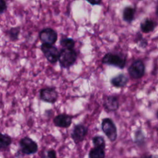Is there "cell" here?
Listing matches in <instances>:
<instances>
[{"instance_id": "cell-1", "label": "cell", "mask_w": 158, "mask_h": 158, "mask_svg": "<svg viewBox=\"0 0 158 158\" xmlns=\"http://www.w3.org/2000/svg\"><path fill=\"white\" fill-rule=\"evenodd\" d=\"M78 54L76 51L69 49H62L59 51L58 61L62 69H69L76 62Z\"/></svg>"}, {"instance_id": "cell-2", "label": "cell", "mask_w": 158, "mask_h": 158, "mask_svg": "<svg viewBox=\"0 0 158 158\" xmlns=\"http://www.w3.org/2000/svg\"><path fill=\"white\" fill-rule=\"evenodd\" d=\"M127 59L122 54L109 52L106 53L102 58V63L114 66L120 69H124L126 65Z\"/></svg>"}, {"instance_id": "cell-3", "label": "cell", "mask_w": 158, "mask_h": 158, "mask_svg": "<svg viewBox=\"0 0 158 158\" xmlns=\"http://www.w3.org/2000/svg\"><path fill=\"white\" fill-rule=\"evenodd\" d=\"M101 129L107 138L112 142L116 140L117 138V128L110 118H104L101 122Z\"/></svg>"}, {"instance_id": "cell-4", "label": "cell", "mask_w": 158, "mask_h": 158, "mask_svg": "<svg viewBox=\"0 0 158 158\" xmlns=\"http://www.w3.org/2000/svg\"><path fill=\"white\" fill-rule=\"evenodd\" d=\"M145 65L141 59H138L131 63L128 68V73L130 77L135 80L141 78L145 73Z\"/></svg>"}, {"instance_id": "cell-5", "label": "cell", "mask_w": 158, "mask_h": 158, "mask_svg": "<svg viewBox=\"0 0 158 158\" xmlns=\"http://www.w3.org/2000/svg\"><path fill=\"white\" fill-rule=\"evenodd\" d=\"M38 37L42 43L54 45L57 41L58 35L57 31L53 28L46 27L39 32Z\"/></svg>"}, {"instance_id": "cell-6", "label": "cell", "mask_w": 158, "mask_h": 158, "mask_svg": "<svg viewBox=\"0 0 158 158\" xmlns=\"http://www.w3.org/2000/svg\"><path fill=\"white\" fill-rule=\"evenodd\" d=\"M40 49L47 60L51 64H55L58 61L59 51L54 45L42 43Z\"/></svg>"}, {"instance_id": "cell-7", "label": "cell", "mask_w": 158, "mask_h": 158, "mask_svg": "<svg viewBox=\"0 0 158 158\" xmlns=\"http://www.w3.org/2000/svg\"><path fill=\"white\" fill-rule=\"evenodd\" d=\"M19 144L20 150L24 154H33L38 151V146L37 143L28 136L22 138L19 141Z\"/></svg>"}, {"instance_id": "cell-8", "label": "cell", "mask_w": 158, "mask_h": 158, "mask_svg": "<svg viewBox=\"0 0 158 158\" xmlns=\"http://www.w3.org/2000/svg\"><path fill=\"white\" fill-rule=\"evenodd\" d=\"M58 97V92L54 88L46 87L40 90V98L45 102L54 104L57 101Z\"/></svg>"}, {"instance_id": "cell-9", "label": "cell", "mask_w": 158, "mask_h": 158, "mask_svg": "<svg viewBox=\"0 0 158 158\" xmlns=\"http://www.w3.org/2000/svg\"><path fill=\"white\" fill-rule=\"evenodd\" d=\"M88 132L87 127L83 124H77L74 126L71 133V138L75 143L78 144L84 140Z\"/></svg>"}, {"instance_id": "cell-10", "label": "cell", "mask_w": 158, "mask_h": 158, "mask_svg": "<svg viewBox=\"0 0 158 158\" xmlns=\"http://www.w3.org/2000/svg\"><path fill=\"white\" fill-rule=\"evenodd\" d=\"M120 104L118 98L114 95L106 96L103 99V107L106 111L115 112L119 108Z\"/></svg>"}, {"instance_id": "cell-11", "label": "cell", "mask_w": 158, "mask_h": 158, "mask_svg": "<svg viewBox=\"0 0 158 158\" xmlns=\"http://www.w3.org/2000/svg\"><path fill=\"white\" fill-rule=\"evenodd\" d=\"M73 117L66 114H60L53 118V123L56 127L67 128L72 123Z\"/></svg>"}, {"instance_id": "cell-12", "label": "cell", "mask_w": 158, "mask_h": 158, "mask_svg": "<svg viewBox=\"0 0 158 158\" xmlns=\"http://www.w3.org/2000/svg\"><path fill=\"white\" fill-rule=\"evenodd\" d=\"M129 81V78L125 73H119L110 80V84L116 88H124Z\"/></svg>"}, {"instance_id": "cell-13", "label": "cell", "mask_w": 158, "mask_h": 158, "mask_svg": "<svg viewBox=\"0 0 158 158\" xmlns=\"http://www.w3.org/2000/svg\"><path fill=\"white\" fill-rule=\"evenodd\" d=\"M157 25V22L154 20L146 18L140 23V30L144 33H149L155 30Z\"/></svg>"}, {"instance_id": "cell-14", "label": "cell", "mask_w": 158, "mask_h": 158, "mask_svg": "<svg viewBox=\"0 0 158 158\" xmlns=\"http://www.w3.org/2000/svg\"><path fill=\"white\" fill-rule=\"evenodd\" d=\"M136 9L131 6H125L122 10V19L127 23H131L135 20Z\"/></svg>"}, {"instance_id": "cell-15", "label": "cell", "mask_w": 158, "mask_h": 158, "mask_svg": "<svg viewBox=\"0 0 158 158\" xmlns=\"http://www.w3.org/2000/svg\"><path fill=\"white\" fill-rule=\"evenodd\" d=\"M11 143V137L7 134H3L0 132V151L7 149Z\"/></svg>"}, {"instance_id": "cell-16", "label": "cell", "mask_w": 158, "mask_h": 158, "mask_svg": "<svg viewBox=\"0 0 158 158\" xmlns=\"http://www.w3.org/2000/svg\"><path fill=\"white\" fill-rule=\"evenodd\" d=\"M20 33V27L17 26L10 28L7 31V35L11 41H15L19 40Z\"/></svg>"}, {"instance_id": "cell-17", "label": "cell", "mask_w": 158, "mask_h": 158, "mask_svg": "<svg viewBox=\"0 0 158 158\" xmlns=\"http://www.w3.org/2000/svg\"><path fill=\"white\" fill-rule=\"evenodd\" d=\"M59 43L60 46L63 48V49H74V47H75V41L72 38L64 37L60 40Z\"/></svg>"}, {"instance_id": "cell-18", "label": "cell", "mask_w": 158, "mask_h": 158, "mask_svg": "<svg viewBox=\"0 0 158 158\" xmlns=\"http://www.w3.org/2000/svg\"><path fill=\"white\" fill-rule=\"evenodd\" d=\"M89 158H105V151L104 149L94 147L88 154Z\"/></svg>"}, {"instance_id": "cell-19", "label": "cell", "mask_w": 158, "mask_h": 158, "mask_svg": "<svg viewBox=\"0 0 158 158\" xmlns=\"http://www.w3.org/2000/svg\"><path fill=\"white\" fill-rule=\"evenodd\" d=\"M92 142L95 148H99L105 149L106 142L104 138L100 135L94 136L92 138Z\"/></svg>"}, {"instance_id": "cell-20", "label": "cell", "mask_w": 158, "mask_h": 158, "mask_svg": "<svg viewBox=\"0 0 158 158\" xmlns=\"http://www.w3.org/2000/svg\"><path fill=\"white\" fill-rule=\"evenodd\" d=\"M134 141L137 144H142L144 142L145 140V136L144 135L143 131L141 129H138L135 132V136H134Z\"/></svg>"}, {"instance_id": "cell-21", "label": "cell", "mask_w": 158, "mask_h": 158, "mask_svg": "<svg viewBox=\"0 0 158 158\" xmlns=\"http://www.w3.org/2000/svg\"><path fill=\"white\" fill-rule=\"evenodd\" d=\"M136 42L138 44V45L141 48H145L147 46H148V41L143 38L142 37V35L138 33L137 35H136Z\"/></svg>"}, {"instance_id": "cell-22", "label": "cell", "mask_w": 158, "mask_h": 158, "mask_svg": "<svg viewBox=\"0 0 158 158\" xmlns=\"http://www.w3.org/2000/svg\"><path fill=\"white\" fill-rule=\"evenodd\" d=\"M41 158H57L56 151L54 149L44 151L42 154Z\"/></svg>"}, {"instance_id": "cell-23", "label": "cell", "mask_w": 158, "mask_h": 158, "mask_svg": "<svg viewBox=\"0 0 158 158\" xmlns=\"http://www.w3.org/2000/svg\"><path fill=\"white\" fill-rule=\"evenodd\" d=\"M7 9V2L4 0H0V15L4 13Z\"/></svg>"}, {"instance_id": "cell-24", "label": "cell", "mask_w": 158, "mask_h": 158, "mask_svg": "<svg viewBox=\"0 0 158 158\" xmlns=\"http://www.w3.org/2000/svg\"><path fill=\"white\" fill-rule=\"evenodd\" d=\"M87 2L90 4L92 6H95V5H100L102 3L101 1H87Z\"/></svg>"}, {"instance_id": "cell-25", "label": "cell", "mask_w": 158, "mask_h": 158, "mask_svg": "<svg viewBox=\"0 0 158 158\" xmlns=\"http://www.w3.org/2000/svg\"><path fill=\"white\" fill-rule=\"evenodd\" d=\"M142 158H157L156 156H153V155H150V156H146V157H142Z\"/></svg>"}]
</instances>
